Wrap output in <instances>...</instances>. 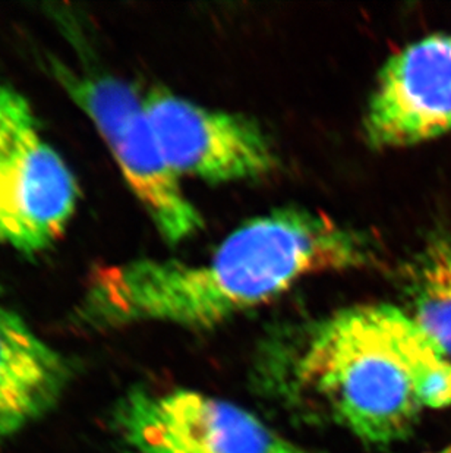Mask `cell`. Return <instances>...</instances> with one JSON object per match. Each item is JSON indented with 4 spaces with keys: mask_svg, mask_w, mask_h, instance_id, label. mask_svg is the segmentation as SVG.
Listing matches in <instances>:
<instances>
[{
    "mask_svg": "<svg viewBox=\"0 0 451 453\" xmlns=\"http://www.w3.org/2000/svg\"><path fill=\"white\" fill-rule=\"evenodd\" d=\"M124 453H323L296 445L241 406L195 390L133 389L111 415Z\"/></svg>",
    "mask_w": 451,
    "mask_h": 453,
    "instance_id": "5",
    "label": "cell"
},
{
    "mask_svg": "<svg viewBox=\"0 0 451 453\" xmlns=\"http://www.w3.org/2000/svg\"><path fill=\"white\" fill-rule=\"evenodd\" d=\"M415 323L451 358V241L434 236L408 269Z\"/></svg>",
    "mask_w": 451,
    "mask_h": 453,
    "instance_id": "9",
    "label": "cell"
},
{
    "mask_svg": "<svg viewBox=\"0 0 451 453\" xmlns=\"http://www.w3.org/2000/svg\"><path fill=\"white\" fill-rule=\"evenodd\" d=\"M370 244L323 213L276 210L232 232L204 263L140 258L98 269L73 311L81 329L140 321L207 329L289 291L301 279L359 269Z\"/></svg>",
    "mask_w": 451,
    "mask_h": 453,
    "instance_id": "1",
    "label": "cell"
},
{
    "mask_svg": "<svg viewBox=\"0 0 451 453\" xmlns=\"http://www.w3.org/2000/svg\"><path fill=\"white\" fill-rule=\"evenodd\" d=\"M80 188L30 102L0 81V245L39 256L66 231Z\"/></svg>",
    "mask_w": 451,
    "mask_h": 453,
    "instance_id": "4",
    "label": "cell"
},
{
    "mask_svg": "<svg viewBox=\"0 0 451 453\" xmlns=\"http://www.w3.org/2000/svg\"><path fill=\"white\" fill-rule=\"evenodd\" d=\"M393 308L362 305L321 321L296 351L264 364L272 389L368 445L403 441L424 405L394 347Z\"/></svg>",
    "mask_w": 451,
    "mask_h": 453,
    "instance_id": "2",
    "label": "cell"
},
{
    "mask_svg": "<svg viewBox=\"0 0 451 453\" xmlns=\"http://www.w3.org/2000/svg\"><path fill=\"white\" fill-rule=\"evenodd\" d=\"M163 153L176 173L209 182L256 180L276 167L271 142L256 120L211 111L171 93L144 99Z\"/></svg>",
    "mask_w": 451,
    "mask_h": 453,
    "instance_id": "6",
    "label": "cell"
},
{
    "mask_svg": "<svg viewBox=\"0 0 451 453\" xmlns=\"http://www.w3.org/2000/svg\"><path fill=\"white\" fill-rule=\"evenodd\" d=\"M363 131L375 149L415 146L450 133L451 35L424 37L387 60Z\"/></svg>",
    "mask_w": 451,
    "mask_h": 453,
    "instance_id": "7",
    "label": "cell"
},
{
    "mask_svg": "<svg viewBox=\"0 0 451 453\" xmlns=\"http://www.w3.org/2000/svg\"><path fill=\"white\" fill-rule=\"evenodd\" d=\"M71 376L64 355L0 303V443L59 403Z\"/></svg>",
    "mask_w": 451,
    "mask_h": 453,
    "instance_id": "8",
    "label": "cell"
},
{
    "mask_svg": "<svg viewBox=\"0 0 451 453\" xmlns=\"http://www.w3.org/2000/svg\"><path fill=\"white\" fill-rule=\"evenodd\" d=\"M47 62L69 97L96 125L160 235L171 244L195 235L204 220L163 153L144 100L133 87L109 73L73 68L56 58Z\"/></svg>",
    "mask_w": 451,
    "mask_h": 453,
    "instance_id": "3",
    "label": "cell"
}]
</instances>
